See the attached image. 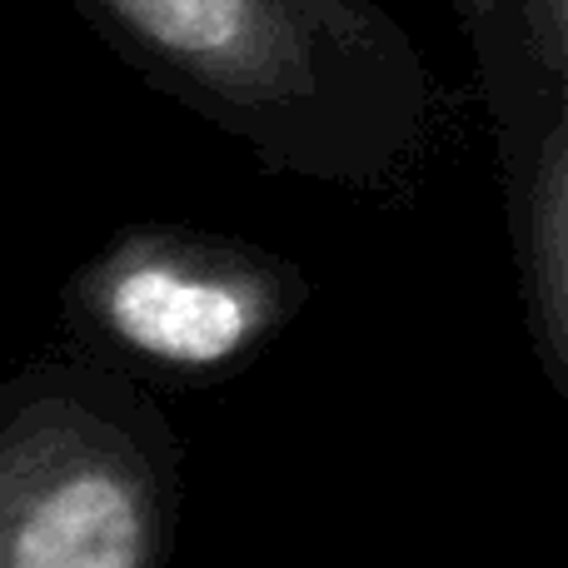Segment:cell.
Segmentation results:
<instances>
[{"label": "cell", "mask_w": 568, "mask_h": 568, "mask_svg": "<svg viewBox=\"0 0 568 568\" xmlns=\"http://www.w3.org/2000/svg\"><path fill=\"white\" fill-rule=\"evenodd\" d=\"M145 85L275 175L404 195L434 140V75L379 0H70Z\"/></svg>", "instance_id": "obj_1"}, {"label": "cell", "mask_w": 568, "mask_h": 568, "mask_svg": "<svg viewBox=\"0 0 568 568\" xmlns=\"http://www.w3.org/2000/svg\"><path fill=\"white\" fill-rule=\"evenodd\" d=\"M464 16L514 190L529 175L539 140L568 120V0H464Z\"/></svg>", "instance_id": "obj_4"}, {"label": "cell", "mask_w": 568, "mask_h": 568, "mask_svg": "<svg viewBox=\"0 0 568 568\" xmlns=\"http://www.w3.org/2000/svg\"><path fill=\"white\" fill-rule=\"evenodd\" d=\"M175 434L145 389L75 354L0 384V568H155Z\"/></svg>", "instance_id": "obj_2"}, {"label": "cell", "mask_w": 568, "mask_h": 568, "mask_svg": "<svg viewBox=\"0 0 568 568\" xmlns=\"http://www.w3.org/2000/svg\"><path fill=\"white\" fill-rule=\"evenodd\" d=\"M509 225L519 245L529 334L549 379L568 384V120L534 150V165L509 190Z\"/></svg>", "instance_id": "obj_5"}, {"label": "cell", "mask_w": 568, "mask_h": 568, "mask_svg": "<svg viewBox=\"0 0 568 568\" xmlns=\"http://www.w3.org/2000/svg\"><path fill=\"white\" fill-rule=\"evenodd\" d=\"M304 300V270L265 245L195 225H130L65 280L60 334L65 354L135 384H205L265 354Z\"/></svg>", "instance_id": "obj_3"}]
</instances>
